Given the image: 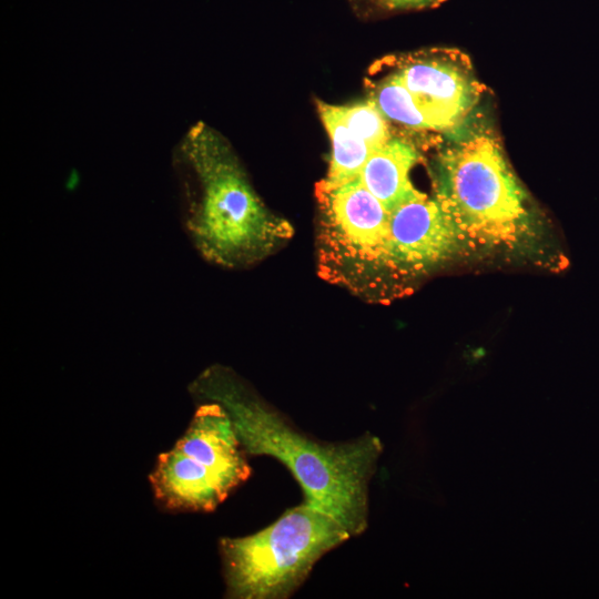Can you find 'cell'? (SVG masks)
Wrapping results in <instances>:
<instances>
[{"label":"cell","mask_w":599,"mask_h":599,"mask_svg":"<svg viewBox=\"0 0 599 599\" xmlns=\"http://www.w3.org/2000/svg\"><path fill=\"white\" fill-rule=\"evenodd\" d=\"M181 220L193 247L225 270L253 266L286 244L294 230L262 202L230 144L193 125L173 150Z\"/></svg>","instance_id":"obj_2"},{"label":"cell","mask_w":599,"mask_h":599,"mask_svg":"<svg viewBox=\"0 0 599 599\" xmlns=\"http://www.w3.org/2000/svg\"><path fill=\"white\" fill-rule=\"evenodd\" d=\"M232 418L219 403L202 400L175 445L150 474L155 500L174 511L216 509L251 476Z\"/></svg>","instance_id":"obj_5"},{"label":"cell","mask_w":599,"mask_h":599,"mask_svg":"<svg viewBox=\"0 0 599 599\" xmlns=\"http://www.w3.org/2000/svg\"><path fill=\"white\" fill-rule=\"evenodd\" d=\"M419 160L420 154L412 143L390 138L372 152L357 176L392 212L404 203L426 196L410 180V171Z\"/></svg>","instance_id":"obj_8"},{"label":"cell","mask_w":599,"mask_h":599,"mask_svg":"<svg viewBox=\"0 0 599 599\" xmlns=\"http://www.w3.org/2000/svg\"><path fill=\"white\" fill-rule=\"evenodd\" d=\"M334 108L341 120L373 150L383 146L392 138L386 118L370 98L365 102Z\"/></svg>","instance_id":"obj_11"},{"label":"cell","mask_w":599,"mask_h":599,"mask_svg":"<svg viewBox=\"0 0 599 599\" xmlns=\"http://www.w3.org/2000/svg\"><path fill=\"white\" fill-rule=\"evenodd\" d=\"M190 389L226 409L246 454L282 463L300 484L305 502L334 517L353 537L366 530L368 485L383 451L377 436L365 433L347 441L318 440L222 365L203 370Z\"/></svg>","instance_id":"obj_1"},{"label":"cell","mask_w":599,"mask_h":599,"mask_svg":"<svg viewBox=\"0 0 599 599\" xmlns=\"http://www.w3.org/2000/svg\"><path fill=\"white\" fill-rule=\"evenodd\" d=\"M459 241L436 199L427 195L390 212L388 260L395 297L451 255Z\"/></svg>","instance_id":"obj_7"},{"label":"cell","mask_w":599,"mask_h":599,"mask_svg":"<svg viewBox=\"0 0 599 599\" xmlns=\"http://www.w3.org/2000/svg\"><path fill=\"white\" fill-rule=\"evenodd\" d=\"M379 6L388 10H409L434 7L445 0H376Z\"/></svg>","instance_id":"obj_12"},{"label":"cell","mask_w":599,"mask_h":599,"mask_svg":"<svg viewBox=\"0 0 599 599\" xmlns=\"http://www.w3.org/2000/svg\"><path fill=\"white\" fill-rule=\"evenodd\" d=\"M393 72L438 131L455 128L481 94L468 57L458 50L435 49L409 54L398 59Z\"/></svg>","instance_id":"obj_6"},{"label":"cell","mask_w":599,"mask_h":599,"mask_svg":"<svg viewBox=\"0 0 599 599\" xmlns=\"http://www.w3.org/2000/svg\"><path fill=\"white\" fill-rule=\"evenodd\" d=\"M351 537L334 517L304 501L260 531L221 538L226 596L288 598L325 554Z\"/></svg>","instance_id":"obj_4"},{"label":"cell","mask_w":599,"mask_h":599,"mask_svg":"<svg viewBox=\"0 0 599 599\" xmlns=\"http://www.w3.org/2000/svg\"><path fill=\"white\" fill-rule=\"evenodd\" d=\"M317 105L332 143L327 174L317 185L331 189L356 177L374 150L341 120L334 105L322 102Z\"/></svg>","instance_id":"obj_9"},{"label":"cell","mask_w":599,"mask_h":599,"mask_svg":"<svg viewBox=\"0 0 599 599\" xmlns=\"http://www.w3.org/2000/svg\"><path fill=\"white\" fill-rule=\"evenodd\" d=\"M370 99L386 119L415 130L438 131L434 121L393 71L370 84Z\"/></svg>","instance_id":"obj_10"},{"label":"cell","mask_w":599,"mask_h":599,"mask_svg":"<svg viewBox=\"0 0 599 599\" xmlns=\"http://www.w3.org/2000/svg\"><path fill=\"white\" fill-rule=\"evenodd\" d=\"M435 199L457 238L476 247L512 246L525 233V193L500 146L481 134L438 159Z\"/></svg>","instance_id":"obj_3"}]
</instances>
